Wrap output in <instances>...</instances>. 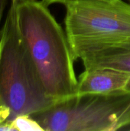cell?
Wrapping results in <instances>:
<instances>
[{"label":"cell","instance_id":"cell-1","mask_svg":"<svg viewBox=\"0 0 130 131\" xmlns=\"http://www.w3.org/2000/svg\"><path fill=\"white\" fill-rule=\"evenodd\" d=\"M20 32L47 94L55 101L76 94L78 78L65 31L44 0H11Z\"/></svg>","mask_w":130,"mask_h":131},{"label":"cell","instance_id":"cell-2","mask_svg":"<svg viewBox=\"0 0 130 131\" xmlns=\"http://www.w3.org/2000/svg\"><path fill=\"white\" fill-rule=\"evenodd\" d=\"M57 101L43 86L20 32L11 2L0 40V130L14 131L11 121L21 115L41 112Z\"/></svg>","mask_w":130,"mask_h":131},{"label":"cell","instance_id":"cell-3","mask_svg":"<svg viewBox=\"0 0 130 131\" xmlns=\"http://www.w3.org/2000/svg\"><path fill=\"white\" fill-rule=\"evenodd\" d=\"M65 8V32L74 60L130 48V2L124 0H44Z\"/></svg>","mask_w":130,"mask_h":131},{"label":"cell","instance_id":"cell-4","mask_svg":"<svg viewBox=\"0 0 130 131\" xmlns=\"http://www.w3.org/2000/svg\"><path fill=\"white\" fill-rule=\"evenodd\" d=\"M31 116L44 131L130 130V89L74 95Z\"/></svg>","mask_w":130,"mask_h":131},{"label":"cell","instance_id":"cell-5","mask_svg":"<svg viewBox=\"0 0 130 131\" xmlns=\"http://www.w3.org/2000/svg\"><path fill=\"white\" fill-rule=\"evenodd\" d=\"M130 89V73L106 67L84 68L79 76L76 94H103Z\"/></svg>","mask_w":130,"mask_h":131},{"label":"cell","instance_id":"cell-6","mask_svg":"<svg viewBox=\"0 0 130 131\" xmlns=\"http://www.w3.org/2000/svg\"><path fill=\"white\" fill-rule=\"evenodd\" d=\"M84 68H112L130 73V48L107 51L82 60Z\"/></svg>","mask_w":130,"mask_h":131},{"label":"cell","instance_id":"cell-7","mask_svg":"<svg viewBox=\"0 0 130 131\" xmlns=\"http://www.w3.org/2000/svg\"><path fill=\"white\" fill-rule=\"evenodd\" d=\"M11 124L14 131H44L38 122L30 115L18 116L11 121Z\"/></svg>","mask_w":130,"mask_h":131},{"label":"cell","instance_id":"cell-8","mask_svg":"<svg viewBox=\"0 0 130 131\" xmlns=\"http://www.w3.org/2000/svg\"><path fill=\"white\" fill-rule=\"evenodd\" d=\"M8 0H0V23L2 21V18L3 15V12L5 8V5L7 4ZM0 40H1V31H0Z\"/></svg>","mask_w":130,"mask_h":131},{"label":"cell","instance_id":"cell-9","mask_svg":"<svg viewBox=\"0 0 130 131\" xmlns=\"http://www.w3.org/2000/svg\"><path fill=\"white\" fill-rule=\"evenodd\" d=\"M126 1H128V2H130V0H126Z\"/></svg>","mask_w":130,"mask_h":131}]
</instances>
